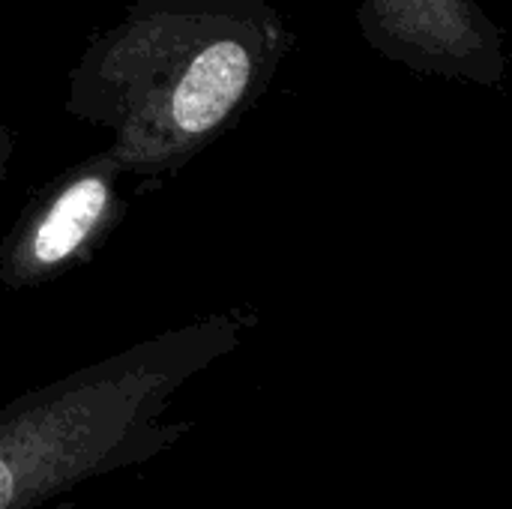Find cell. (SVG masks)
I'll return each instance as SVG.
<instances>
[{"label": "cell", "instance_id": "cell-3", "mask_svg": "<svg viewBox=\"0 0 512 509\" xmlns=\"http://www.w3.org/2000/svg\"><path fill=\"white\" fill-rule=\"evenodd\" d=\"M123 174L126 165L105 147L48 177L0 243L3 288L33 291L84 267L129 210Z\"/></svg>", "mask_w": 512, "mask_h": 509}, {"label": "cell", "instance_id": "cell-1", "mask_svg": "<svg viewBox=\"0 0 512 509\" xmlns=\"http://www.w3.org/2000/svg\"><path fill=\"white\" fill-rule=\"evenodd\" d=\"M291 45L270 0H132L81 51L63 108L111 129L129 174L168 177L264 99Z\"/></svg>", "mask_w": 512, "mask_h": 509}, {"label": "cell", "instance_id": "cell-4", "mask_svg": "<svg viewBox=\"0 0 512 509\" xmlns=\"http://www.w3.org/2000/svg\"><path fill=\"white\" fill-rule=\"evenodd\" d=\"M360 36L381 57L417 75L501 87L504 30L477 0H360Z\"/></svg>", "mask_w": 512, "mask_h": 509}, {"label": "cell", "instance_id": "cell-2", "mask_svg": "<svg viewBox=\"0 0 512 509\" xmlns=\"http://www.w3.org/2000/svg\"><path fill=\"white\" fill-rule=\"evenodd\" d=\"M252 312H216L81 366L0 408V509H33L141 465L189 429L165 423L177 390L228 357Z\"/></svg>", "mask_w": 512, "mask_h": 509}, {"label": "cell", "instance_id": "cell-5", "mask_svg": "<svg viewBox=\"0 0 512 509\" xmlns=\"http://www.w3.org/2000/svg\"><path fill=\"white\" fill-rule=\"evenodd\" d=\"M12 150H15V138H12V129L0 120V186L9 174V162H12Z\"/></svg>", "mask_w": 512, "mask_h": 509}]
</instances>
